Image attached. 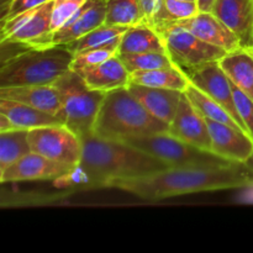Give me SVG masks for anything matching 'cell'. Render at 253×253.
I'll use <instances>...</instances> for the list:
<instances>
[{
  "label": "cell",
  "mask_w": 253,
  "mask_h": 253,
  "mask_svg": "<svg viewBox=\"0 0 253 253\" xmlns=\"http://www.w3.org/2000/svg\"><path fill=\"white\" fill-rule=\"evenodd\" d=\"M253 187V172L245 163L207 167H169L131 179L113 180L106 188L123 190L147 202L212 190Z\"/></svg>",
  "instance_id": "cell-1"
},
{
  "label": "cell",
  "mask_w": 253,
  "mask_h": 253,
  "mask_svg": "<svg viewBox=\"0 0 253 253\" xmlns=\"http://www.w3.org/2000/svg\"><path fill=\"white\" fill-rule=\"evenodd\" d=\"M82 140L78 168L88 184L106 188L113 180L143 177L169 168L153 156L123 142L99 137L94 133Z\"/></svg>",
  "instance_id": "cell-2"
},
{
  "label": "cell",
  "mask_w": 253,
  "mask_h": 253,
  "mask_svg": "<svg viewBox=\"0 0 253 253\" xmlns=\"http://www.w3.org/2000/svg\"><path fill=\"white\" fill-rule=\"evenodd\" d=\"M169 125L156 119L127 86L108 91L100 106L94 135L108 140L124 141L131 137L168 132Z\"/></svg>",
  "instance_id": "cell-3"
},
{
  "label": "cell",
  "mask_w": 253,
  "mask_h": 253,
  "mask_svg": "<svg viewBox=\"0 0 253 253\" xmlns=\"http://www.w3.org/2000/svg\"><path fill=\"white\" fill-rule=\"evenodd\" d=\"M74 54L67 46L32 47L0 66V88L53 84L72 67Z\"/></svg>",
  "instance_id": "cell-4"
},
{
  "label": "cell",
  "mask_w": 253,
  "mask_h": 253,
  "mask_svg": "<svg viewBox=\"0 0 253 253\" xmlns=\"http://www.w3.org/2000/svg\"><path fill=\"white\" fill-rule=\"evenodd\" d=\"M59 93L63 125L79 137L93 133L94 124L106 93L90 89L73 69L62 74L53 83Z\"/></svg>",
  "instance_id": "cell-5"
},
{
  "label": "cell",
  "mask_w": 253,
  "mask_h": 253,
  "mask_svg": "<svg viewBox=\"0 0 253 253\" xmlns=\"http://www.w3.org/2000/svg\"><path fill=\"white\" fill-rule=\"evenodd\" d=\"M123 142L153 156L168 167H207L237 163L225 160L211 151L195 147L169 132L126 138Z\"/></svg>",
  "instance_id": "cell-6"
},
{
  "label": "cell",
  "mask_w": 253,
  "mask_h": 253,
  "mask_svg": "<svg viewBox=\"0 0 253 253\" xmlns=\"http://www.w3.org/2000/svg\"><path fill=\"white\" fill-rule=\"evenodd\" d=\"M165 41L167 52L177 67H198L219 62L227 51L203 41L194 34L174 22L155 25Z\"/></svg>",
  "instance_id": "cell-7"
},
{
  "label": "cell",
  "mask_w": 253,
  "mask_h": 253,
  "mask_svg": "<svg viewBox=\"0 0 253 253\" xmlns=\"http://www.w3.org/2000/svg\"><path fill=\"white\" fill-rule=\"evenodd\" d=\"M32 152L77 168L82 158V140L66 125L42 126L29 130Z\"/></svg>",
  "instance_id": "cell-8"
},
{
  "label": "cell",
  "mask_w": 253,
  "mask_h": 253,
  "mask_svg": "<svg viewBox=\"0 0 253 253\" xmlns=\"http://www.w3.org/2000/svg\"><path fill=\"white\" fill-rule=\"evenodd\" d=\"M106 16L105 0H86L85 4L62 27L54 30L47 36L36 40L31 47L66 46L104 24Z\"/></svg>",
  "instance_id": "cell-9"
},
{
  "label": "cell",
  "mask_w": 253,
  "mask_h": 253,
  "mask_svg": "<svg viewBox=\"0 0 253 253\" xmlns=\"http://www.w3.org/2000/svg\"><path fill=\"white\" fill-rule=\"evenodd\" d=\"M187 76L189 83L197 86L199 90L209 95L219 104H221L232 118L239 123L242 130L247 132L246 126L242 123L236 105H235L234 94H232V84L229 77L226 76L219 62L203 64L198 67H178ZM249 133V132H247Z\"/></svg>",
  "instance_id": "cell-10"
},
{
  "label": "cell",
  "mask_w": 253,
  "mask_h": 253,
  "mask_svg": "<svg viewBox=\"0 0 253 253\" xmlns=\"http://www.w3.org/2000/svg\"><path fill=\"white\" fill-rule=\"evenodd\" d=\"M52 9L53 0H48L35 9L27 10L1 22L0 41H16L30 44L47 36L51 34Z\"/></svg>",
  "instance_id": "cell-11"
},
{
  "label": "cell",
  "mask_w": 253,
  "mask_h": 253,
  "mask_svg": "<svg viewBox=\"0 0 253 253\" xmlns=\"http://www.w3.org/2000/svg\"><path fill=\"white\" fill-rule=\"evenodd\" d=\"M76 168L56 162L36 152H30L6 169L0 172V182H26L68 177Z\"/></svg>",
  "instance_id": "cell-12"
},
{
  "label": "cell",
  "mask_w": 253,
  "mask_h": 253,
  "mask_svg": "<svg viewBox=\"0 0 253 253\" xmlns=\"http://www.w3.org/2000/svg\"><path fill=\"white\" fill-rule=\"evenodd\" d=\"M211 152L227 161L245 163L253 155V138L239 127L207 119Z\"/></svg>",
  "instance_id": "cell-13"
},
{
  "label": "cell",
  "mask_w": 253,
  "mask_h": 253,
  "mask_svg": "<svg viewBox=\"0 0 253 253\" xmlns=\"http://www.w3.org/2000/svg\"><path fill=\"white\" fill-rule=\"evenodd\" d=\"M168 132L195 147L211 151V138L207 118L190 103L185 93H183Z\"/></svg>",
  "instance_id": "cell-14"
},
{
  "label": "cell",
  "mask_w": 253,
  "mask_h": 253,
  "mask_svg": "<svg viewBox=\"0 0 253 253\" xmlns=\"http://www.w3.org/2000/svg\"><path fill=\"white\" fill-rule=\"evenodd\" d=\"M172 22L189 30L203 41L221 47L227 52L241 47L239 37L211 11H199L194 16Z\"/></svg>",
  "instance_id": "cell-15"
},
{
  "label": "cell",
  "mask_w": 253,
  "mask_h": 253,
  "mask_svg": "<svg viewBox=\"0 0 253 253\" xmlns=\"http://www.w3.org/2000/svg\"><path fill=\"white\" fill-rule=\"evenodd\" d=\"M211 12L239 37L242 47L253 48V0H216Z\"/></svg>",
  "instance_id": "cell-16"
},
{
  "label": "cell",
  "mask_w": 253,
  "mask_h": 253,
  "mask_svg": "<svg viewBox=\"0 0 253 253\" xmlns=\"http://www.w3.org/2000/svg\"><path fill=\"white\" fill-rule=\"evenodd\" d=\"M127 89L156 119L167 125H169L174 119L179 101L184 93V91L173 90V89L140 85L131 82L128 83Z\"/></svg>",
  "instance_id": "cell-17"
},
{
  "label": "cell",
  "mask_w": 253,
  "mask_h": 253,
  "mask_svg": "<svg viewBox=\"0 0 253 253\" xmlns=\"http://www.w3.org/2000/svg\"><path fill=\"white\" fill-rule=\"evenodd\" d=\"M0 98L25 103L39 110L57 116L62 120V106L59 93L53 84L44 85H17L0 88Z\"/></svg>",
  "instance_id": "cell-18"
},
{
  "label": "cell",
  "mask_w": 253,
  "mask_h": 253,
  "mask_svg": "<svg viewBox=\"0 0 253 253\" xmlns=\"http://www.w3.org/2000/svg\"><path fill=\"white\" fill-rule=\"evenodd\" d=\"M76 72L83 78L89 88L105 93L127 86L130 83V73L118 54L110 57L103 63Z\"/></svg>",
  "instance_id": "cell-19"
},
{
  "label": "cell",
  "mask_w": 253,
  "mask_h": 253,
  "mask_svg": "<svg viewBox=\"0 0 253 253\" xmlns=\"http://www.w3.org/2000/svg\"><path fill=\"white\" fill-rule=\"evenodd\" d=\"M230 81L253 99V48L240 47L230 51L219 61Z\"/></svg>",
  "instance_id": "cell-20"
},
{
  "label": "cell",
  "mask_w": 253,
  "mask_h": 253,
  "mask_svg": "<svg viewBox=\"0 0 253 253\" xmlns=\"http://www.w3.org/2000/svg\"><path fill=\"white\" fill-rule=\"evenodd\" d=\"M0 113L6 115L17 128H25V130L42 127V126L59 125V124L63 125L61 119L57 116L11 99L0 98Z\"/></svg>",
  "instance_id": "cell-21"
},
{
  "label": "cell",
  "mask_w": 253,
  "mask_h": 253,
  "mask_svg": "<svg viewBox=\"0 0 253 253\" xmlns=\"http://www.w3.org/2000/svg\"><path fill=\"white\" fill-rule=\"evenodd\" d=\"M145 52L168 53L162 36L150 24H140L128 27L119 44L118 53H145Z\"/></svg>",
  "instance_id": "cell-22"
},
{
  "label": "cell",
  "mask_w": 253,
  "mask_h": 253,
  "mask_svg": "<svg viewBox=\"0 0 253 253\" xmlns=\"http://www.w3.org/2000/svg\"><path fill=\"white\" fill-rule=\"evenodd\" d=\"M130 82L140 84V85L173 89V90L180 91H185V89L189 85L187 76L177 66L170 67V68L132 72L130 73Z\"/></svg>",
  "instance_id": "cell-23"
},
{
  "label": "cell",
  "mask_w": 253,
  "mask_h": 253,
  "mask_svg": "<svg viewBox=\"0 0 253 253\" xmlns=\"http://www.w3.org/2000/svg\"><path fill=\"white\" fill-rule=\"evenodd\" d=\"M127 30V26H109L103 24L66 46L73 54L86 49L106 48V47L119 49L121 39Z\"/></svg>",
  "instance_id": "cell-24"
},
{
  "label": "cell",
  "mask_w": 253,
  "mask_h": 253,
  "mask_svg": "<svg viewBox=\"0 0 253 253\" xmlns=\"http://www.w3.org/2000/svg\"><path fill=\"white\" fill-rule=\"evenodd\" d=\"M104 24L109 26H135L148 24L138 0H108Z\"/></svg>",
  "instance_id": "cell-25"
},
{
  "label": "cell",
  "mask_w": 253,
  "mask_h": 253,
  "mask_svg": "<svg viewBox=\"0 0 253 253\" xmlns=\"http://www.w3.org/2000/svg\"><path fill=\"white\" fill-rule=\"evenodd\" d=\"M30 152L32 150L29 142V130L15 128L0 132V172Z\"/></svg>",
  "instance_id": "cell-26"
},
{
  "label": "cell",
  "mask_w": 253,
  "mask_h": 253,
  "mask_svg": "<svg viewBox=\"0 0 253 253\" xmlns=\"http://www.w3.org/2000/svg\"><path fill=\"white\" fill-rule=\"evenodd\" d=\"M184 93L185 95L188 96V99L190 100V103H192L207 119L217 121V123L226 124V125L239 127L242 130L241 126L239 125V123L232 118L231 114H230L221 104H219L217 101H215L214 99L210 98L209 95L203 93L202 90H199V89L195 85H193L192 83H189V85L185 89ZM245 132H246V131H245Z\"/></svg>",
  "instance_id": "cell-27"
},
{
  "label": "cell",
  "mask_w": 253,
  "mask_h": 253,
  "mask_svg": "<svg viewBox=\"0 0 253 253\" xmlns=\"http://www.w3.org/2000/svg\"><path fill=\"white\" fill-rule=\"evenodd\" d=\"M199 12L197 0H161L152 19V26L188 19Z\"/></svg>",
  "instance_id": "cell-28"
},
{
  "label": "cell",
  "mask_w": 253,
  "mask_h": 253,
  "mask_svg": "<svg viewBox=\"0 0 253 253\" xmlns=\"http://www.w3.org/2000/svg\"><path fill=\"white\" fill-rule=\"evenodd\" d=\"M128 73L136 71H151L158 68L175 67L168 53L145 52V53H118Z\"/></svg>",
  "instance_id": "cell-29"
},
{
  "label": "cell",
  "mask_w": 253,
  "mask_h": 253,
  "mask_svg": "<svg viewBox=\"0 0 253 253\" xmlns=\"http://www.w3.org/2000/svg\"><path fill=\"white\" fill-rule=\"evenodd\" d=\"M115 54H118V48H111V47L86 49V51L74 54L71 69L79 71V69L86 68V67L96 66V64L103 63L104 61L115 56Z\"/></svg>",
  "instance_id": "cell-30"
},
{
  "label": "cell",
  "mask_w": 253,
  "mask_h": 253,
  "mask_svg": "<svg viewBox=\"0 0 253 253\" xmlns=\"http://www.w3.org/2000/svg\"><path fill=\"white\" fill-rule=\"evenodd\" d=\"M85 1L86 0H53L51 32L63 26Z\"/></svg>",
  "instance_id": "cell-31"
},
{
  "label": "cell",
  "mask_w": 253,
  "mask_h": 253,
  "mask_svg": "<svg viewBox=\"0 0 253 253\" xmlns=\"http://www.w3.org/2000/svg\"><path fill=\"white\" fill-rule=\"evenodd\" d=\"M232 84V94H234L235 105H236L237 113L241 118L242 123L246 126L247 132L253 138V99L250 98L246 93L237 88L234 83Z\"/></svg>",
  "instance_id": "cell-32"
},
{
  "label": "cell",
  "mask_w": 253,
  "mask_h": 253,
  "mask_svg": "<svg viewBox=\"0 0 253 253\" xmlns=\"http://www.w3.org/2000/svg\"><path fill=\"white\" fill-rule=\"evenodd\" d=\"M48 0H11L9 7L6 10V14L1 20V22L6 21V20L11 19V17L16 16V15L21 14V12L27 11V10L35 9V7L40 6V5L44 4Z\"/></svg>",
  "instance_id": "cell-33"
},
{
  "label": "cell",
  "mask_w": 253,
  "mask_h": 253,
  "mask_svg": "<svg viewBox=\"0 0 253 253\" xmlns=\"http://www.w3.org/2000/svg\"><path fill=\"white\" fill-rule=\"evenodd\" d=\"M141 7H142L143 12H145L146 17L148 20V24H152L153 15H155L156 10H157L158 5H160L161 0H138ZM152 26V25H151Z\"/></svg>",
  "instance_id": "cell-34"
},
{
  "label": "cell",
  "mask_w": 253,
  "mask_h": 253,
  "mask_svg": "<svg viewBox=\"0 0 253 253\" xmlns=\"http://www.w3.org/2000/svg\"><path fill=\"white\" fill-rule=\"evenodd\" d=\"M17 128L16 126L12 124V121L7 118L6 115L0 113V132H5V131H11Z\"/></svg>",
  "instance_id": "cell-35"
},
{
  "label": "cell",
  "mask_w": 253,
  "mask_h": 253,
  "mask_svg": "<svg viewBox=\"0 0 253 253\" xmlns=\"http://www.w3.org/2000/svg\"><path fill=\"white\" fill-rule=\"evenodd\" d=\"M215 1L216 0H197L199 11H211Z\"/></svg>",
  "instance_id": "cell-36"
},
{
  "label": "cell",
  "mask_w": 253,
  "mask_h": 253,
  "mask_svg": "<svg viewBox=\"0 0 253 253\" xmlns=\"http://www.w3.org/2000/svg\"><path fill=\"white\" fill-rule=\"evenodd\" d=\"M10 2H11V0H0V9H1V16H0V19H2L4 15L6 14V10L9 7Z\"/></svg>",
  "instance_id": "cell-37"
},
{
  "label": "cell",
  "mask_w": 253,
  "mask_h": 253,
  "mask_svg": "<svg viewBox=\"0 0 253 253\" xmlns=\"http://www.w3.org/2000/svg\"><path fill=\"white\" fill-rule=\"evenodd\" d=\"M245 165H246V166H247V167H249V168H250V169H251V170H252V172H253V155L251 156V157H250V158H249V160H247V161H246V162H245Z\"/></svg>",
  "instance_id": "cell-38"
},
{
  "label": "cell",
  "mask_w": 253,
  "mask_h": 253,
  "mask_svg": "<svg viewBox=\"0 0 253 253\" xmlns=\"http://www.w3.org/2000/svg\"><path fill=\"white\" fill-rule=\"evenodd\" d=\"M105 1H108V0H105Z\"/></svg>",
  "instance_id": "cell-39"
}]
</instances>
